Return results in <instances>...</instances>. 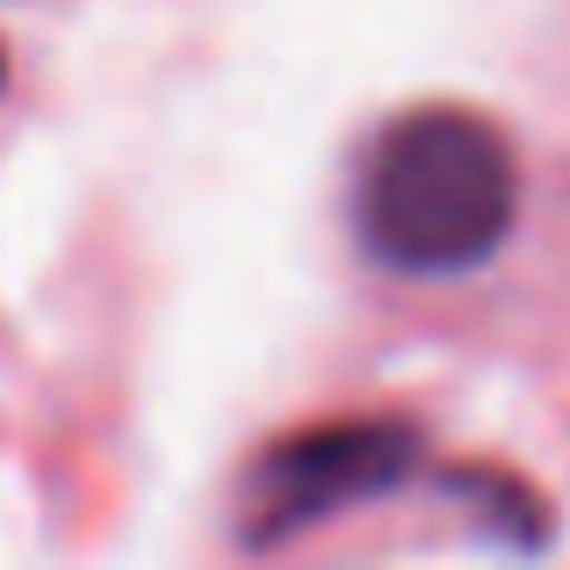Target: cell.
<instances>
[{"mask_svg":"<svg viewBox=\"0 0 570 570\" xmlns=\"http://www.w3.org/2000/svg\"><path fill=\"white\" fill-rule=\"evenodd\" d=\"M520 159L476 109H412L368 145L354 224L397 275H470L505 246Z\"/></svg>","mask_w":570,"mask_h":570,"instance_id":"1","label":"cell"},{"mask_svg":"<svg viewBox=\"0 0 570 570\" xmlns=\"http://www.w3.org/2000/svg\"><path fill=\"white\" fill-rule=\"evenodd\" d=\"M412 426L390 419H354V426H318L282 441L275 455L253 470V499H246V534L253 542H282L304 534L318 520L347 513L362 499H383L404 470H412Z\"/></svg>","mask_w":570,"mask_h":570,"instance_id":"2","label":"cell"},{"mask_svg":"<svg viewBox=\"0 0 570 570\" xmlns=\"http://www.w3.org/2000/svg\"><path fill=\"white\" fill-rule=\"evenodd\" d=\"M0 80H8V58H0Z\"/></svg>","mask_w":570,"mask_h":570,"instance_id":"3","label":"cell"}]
</instances>
